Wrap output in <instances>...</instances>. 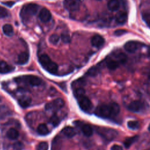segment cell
Masks as SVG:
<instances>
[{
	"label": "cell",
	"mask_w": 150,
	"mask_h": 150,
	"mask_svg": "<svg viewBox=\"0 0 150 150\" xmlns=\"http://www.w3.org/2000/svg\"><path fill=\"white\" fill-rule=\"evenodd\" d=\"M39 61L43 69L49 73L51 74H55L57 73L58 70L57 64L53 62L48 55L46 54H42L39 57Z\"/></svg>",
	"instance_id": "6da1fadb"
},
{
	"label": "cell",
	"mask_w": 150,
	"mask_h": 150,
	"mask_svg": "<svg viewBox=\"0 0 150 150\" xmlns=\"http://www.w3.org/2000/svg\"><path fill=\"white\" fill-rule=\"evenodd\" d=\"M39 5L35 4H28L23 6L21 11V16L26 21L30 17L35 15L39 9Z\"/></svg>",
	"instance_id": "7a4b0ae2"
},
{
	"label": "cell",
	"mask_w": 150,
	"mask_h": 150,
	"mask_svg": "<svg viewBox=\"0 0 150 150\" xmlns=\"http://www.w3.org/2000/svg\"><path fill=\"white\" fill-rule=\"evenodd\" d=\"M96 131L99 135L107 140L114 139L118 134V132L115 129L105 127H97Z\"/></svg>",
	"instance_id": "3957f363"
},
{
	"label": "cell",
	"mask_w": 150,
	"mask_h": 150,
	"mask_svg": "<svg viewBox=\"0 0 150 150\" xmlns=\"http://www.w3.org/2000/svg\"><path fill=\"white\" fill-rule=\"evenodd\" d=\"M15 80L18 82H24L32 86H39L41 84L42 82V80L40 77L33 75H27L19 77L16 78Z\"/></svg>",
	"instance_id": "277c9868"
},
{
	"label": "cell",
	"mask_w": 150,
	"mask_h": 150,
	"mask_svg": "<svg viewBox=\"0 0 150 150\" xmlns=\"http://www.w3.org/2000/svg\"><path fill=\"white\" fill-rule=\"evenodd\" d=\"M94 112L96 115L104 118H108L113 116L110 104L98 105L96 108Z\"/></svg>",
	"instance_id": "5b68a950"
},
{
	"label": "cell",
	"mask_w": 150,
	"mask_h": 150,
	"mask_svg": "<svg viewBox=\"0 0 150 150\" xmlns=\"http://www.w3.org/2000/svg\"><path fill=\"white\" fill-rule=\"evenodd\" d=\"M64 105V101L62 98H58L52 102L48 103L46 104L45 108L46 110H50V111H53L59 110L61 108H62Z\"/></svg>",
	"instance_id": "8992f818"
},
{
	"label": "cell",
	"mask_w": 150,
	"mask_h": 150,
	"mask_svg": "<svg viewBox=\"0 0 150 150\" xmlns=\"http://www.w3.org/2000/svg\"><path fill=\"white\" fill-rule=\"evenodd\" d=\"M78 99V104L80 108L84 111H89L92 108V103L90 99L85 96H83Z\"/></svg>",
	"instance_id": "52a82bcc"
},
{
	"label": "cell",
	"mask_w": 150,
	"mask_h": 150,
	"mask_svg": "<svg viewBox=\"0 0 150 150\" xmlns=\"http://www.w3.org/2000/svg\"><path fill=\"white\" fill-rule=\"evenodd\" d=\"M80 0H64V6L69 11H75L79 9Z\"/></svg>",
	"instance_id": "ba28073f"
},
{
	"label": "cell",
	"mask_w": 150,
	"mask_h": 150,
	"mask_svg": "<svg viewBox=\"0 0 150 150\" xmlns=\"http://www.w3.org/2000/svg\"><path fill=\"white\" fill-rule=\"evenodd\" d=\"M144 107V104L139 101V100H135L131 102L127 107V108L132 112H139Z\"/></svg>",
	"instance_id": "9c48e42d"
},
{
	"label": "cell",
	"mask_w": 150,
	"mask_h": 150,
	"mask_svg": "<svg viewBox=\"0 0 150 150\" xmlns=\"http://www.w3.org/2000/svg\"><path fill=\"white\" fill-rule=\"evenodd\" d=\"M39 18L42 22L46 23L49 22L51 19L52 15L47 9L42 8L39 12Z\"/></svg>",
	"instance_id": "30bf717a"
},
{
	"label": "cell",
	"mask_w": 150,
	"mask_h": 150,
	"mask_svg": "<svg viewBox=\"0 0 150 150\" xmlns=\"http://www.w3.org/2000/svg\"><path fill=\"white\" fill-rule=\"evenodd\" d=\"M104 39L99 35H96L93 36L91 40V45L96 47H100L104 45Z\"/></svg>",
	"instance_id": "8fae6325"
},
{
	"label": "cell",
	"mask_w": 150,
	"mask_h": 150,
	"mask_svg": "<svg viewBox=\"0 0 150 150\" xmlns=\"http://www.w3.org/2000/svg\"><path fill=\"white\" fill-rule=\"evenodd\" d=\"M138 48V44L134 41H129L124 45V49L129 53H134Z\"/></svg>",
	"instance_id": "7c38bea8"
},
{
	"label": "cell",
	"mask_w": 150,
	"mask_h": 150,
	"mask_svg": "<svg viewBox=\"0 0 150 150\" xmlns=\"http://www.w3.org/2000/svg\"><path fill=\"white\" fill-rule=\"evenodd\" d=\"M14 67L3 60H0V73L5 74L12 71Z\"/></svg>",
	"instance_id": "4fadbf2b"
},
{
	"label": "cell",
	"mask_w": 150,
	"mask_h": 150,
	"mask_svg": "<svg viewBox=\"0 0 150 150\" xmlns=\"http://www.w3.org/2000/svg\"><path fill=\"white\" fill-rule=\"evenodd\" d=\"M31 98L28 96H23L18 99V104L22 108L28 107L31 103Z\"/></svg>",
	"instance_id": "5bb4252c"
},
{
	"label": "cell",
	"mask_w": 150,
	"mask_h": 150,
	"mask_svg": "<svg viewBox=\"0 0 150 150\" xmlns=\"http://www.w3.org/2000/svg\"><path fill=\"white\" fill-rule=\"evenodd\" d=\"M29 58V53L26 52H23L19 54L17 62L19 64H25L28 62Z\"/></svg>",
	"instance_id": "9a60e30c"
},
{
	"label": "cell",
	"mask_w": 150,
	"mask_h": 150,
	"mask_svg": "<svg viewBox=\"0 0 150 150\" xmlns=\"http://www.w3.org/2000/svg\"><path fill=\"white\" fill-rule=\"evenodd\" d=\"M62 133L68 138H71L74 137L76 134L75 129L71 127H64L62 131Z\"/></svg>",
	"instance_id": "2e32d148"
},
{
	"label": "cell",
	"mask_w": 150,
	"mask_h": 150,
	"mask_svg": "<svg viewBox=\"0 0 150 150\" xmlns=\"http://www.w3.org/2000/svg\"><path fill=\"white\" fill-rule=\"evenodd\" d=\"M127 19V15L124 12H120L115 16L116 21L120 24L124 23Z\"/></svg>",
	"instance_id": "e0dca14e"
},
{
	"label": "cell",
	"mask_w": 150,
	"mask_h": 150,
	"mask_svg": "<svg viewBox=\"0 0 150 150\" xmlns=\"http://www.w3.org/2000/svg\"><path fill=\"white\" fill-rule=\"evenodd\" d=\"M107 7L111 11H117L120 7V2L118 0H110L107 4Z\"/></svg>",
	"instance_id": "ac0fdd59"
},
{
	"label": "cell",
	"mask_w": 150,
	"mask_h": 150,
	"mask_svg": "<svg viewBox=\"0 0 150 150\" xmlns=\"http://www.w3.org/2000/svg\"><path fill=\"white\" fill-rule=\"evenodd\" d=\"M81 131L83 132V134L84 135H86V137H90L91 135H92L93 132L92 127L90 125L86 124L81 125Z\"/></svg>",
	"instance_id": "d6986e66"
},
{
	"label": "cell",
	"mask_w": 150,
	"mask_h": 150,
	"mask_svg": "<svg viewBox=\"0 0 150 150\" xmlns=\"http://www.w3.org/2000/svg\"><path fill=\"white\" fill-rule=\"evenodd\" d=\"M6 135L9 139L13 140L18 138V137H19V132L18 130L15 128H12L8 129L6 132Z\"/></svg>",
	"instance_id": "ffe728a7"
},
{
	"label": "cell",
	"mask_w": 150,
	"mask_h": 150,
	"mask_svg": "<svg viewBox=\"0 0 150 150\" xmlns=\"http://www.w3.org/2000/svg\"><path fill=\"white\" fill-rule=\"evenodd\" d=\"M138 138H139L138 135H135V136L126 138L124 141V144L125 148H128L131 145H132L135 142H136L138 140Z\"/></svg>",
	"instance_id": "44dd1931"
},
{
	"label": "cell",
	"mask_w": 150,
	"mask_h": 150,
	"mask_svg": "<svg viewBox=\"0 0 150 150\" xmlns=\"http://www.w3.org/2000/svg\"><path fill=\"white\" fill-rule=\"evenodd\" d=\"M37 132L40 135H46L49 133V129L46 124H41L37 128Z\"/></svg>",
	"instance_id": "7402d4cb"
},
{
	"label": "cell",
	"mask_w": 150,
	"mask_h": 150,
	"mask_svg": "<svg viewBox=\"0 0 150 150\" xmlns=\"http://www.w3.org/2000/svg\"><path fill=\"white\" fill-rule=\"evenodd\" d=\"M2 30L5 35L8 36H11L13 33V29L10 24H5L2 27Z\"/></svg>",
	"instance_id": "603a6c76"
},
{
	"label": "cell",
	"mask_w": 150,
	"mask_h": 150,
	"mask_svg": "<svg viewBox=\"0 0 150 150\" xmlns=\"http://www.w3.org/2000/svg\"><path fill=\"white\" fill-rule=\"evenodd\" d=\"M84 84H85V81L83 79L81 78L78 80H76L71 83L72 89H73V90H74L75 89L81 88L84 85Z\"/></svg>",
	"instance_id": "cb8c5ba5"
},
{
	"label": "cell",
	"mask_w": 150,
	"mask_h": 150,
	"mask_svg": "<svg viewBox=\"0 0 150 150\" xmlns=\"http://www.w3.org/2000/svg\"><path fill=\"white\" fill-rule=\"evenodd\" d=\"M120 65V63L117 60H111L107 63V66L108 69L114 70H115Z\"/></svg>",
	"instance_id": "d4e9b609"
},
{
	"label": "cell",
	"mask_w": 150,
	"mask_h": 150,
	"mask_svg": "<svg viewBox=\"0 0 150 150\" xmlns=\"http://www.w3.org/2000/svg\"><path fill=\"white\" fill-rule=\"evenodd\" d=\"M98 72H99L98 67L93 66L87 70V71L86 72V74L89 76H95L98 73Z\"/></svg>",
	"instance_id": "484cf974"
},
{
	"label": "cell",
	"mask_w": 150,
	"mask_h": 150,
	"mask_svg": "<svg viewBox=\"0 0 150 150\" xmlns=\"http://www.w3.org/2000/svg\"><path fill=\"white\" fill-rule=\"evenodd\" d=\"M111 108V111H112V113L113 116L117 115L120 110V108L119 105L116 103H111L110 104Z\"/></svg>",
	"instance_id": "4316f807"
},
{
	"label": "cell",
	"mask_w": 150,
	"mask_h": 150,
	"mask_svg": "<svg viewBox=\"0 0 150 150\" xmlns=\"http://www.w3.org/2000/svg\"><path fill=\"white\" fill-rule=\"evenodd\" d=\"M73 94L76 98H79L83 96H85V90L83 87L79 88L73 90Z\"/></svg>",
	"instance_id": "83f0119b"
},
{
	"label": "cell",
	"mask_w": 150,
	"mask_h": 150,
	"mask_svg": "<svg viewBox=\"0 0 150 150\" xmlns=\"http://www.w3.org/2000/svg\"><path fill=\"white\" fill-rule=\"evenodd\" d=\"M127 126L131 129H137L139 127V122L137 121H129L127 122Z\"/></svg>",
	"instance_id": "f1b7e54d"
},
{
	"label": "cell",
	"mask_w": 150,
	"mask_h": 150,
	"mask_svg": "<svg viewBox=\"0 0 150 150\" xmlns=\"http://www.w3.org/2000/svg\"><path fill=\"white\" fill-rule=\"evenodd\" d=\"M116 59L120 63V64H123L127 61V57L125 54L123 53H120L117 55Z\"/></svg>",
	"instance_id": "f546056e"
},
{
	"label": "cell",
	"mask_w": 150,
	"mask_h": 150,
	"mask_svg": "<svg viewBox=\"0 0 150 150\" xmlns=\"http://www.w3.org/2000/svg\"><path fill=\"white\" fill-rule=\"evenodd\" d=\"M49 121L54 127H56L60 123V119L57 115H53L50 117Z\"/></svg>",
	"instance_id": "4dcf8cb0"
},
{
	"label": "cell",
	"mask_w": 150,
	"mask_h": 150,
	"mask_svg": "<svg viewBox=\"0 0 150 150\" xmlns=\"http://www.w3.org/2000/svg\"><path fill=\"white\" fill-rule=\"evenodd\" d=\"M59 36L57 35V34H53L50 37H49V42L53 44V45H56L57 43V42H59Z\"/></svg>",
	"instance_id": "1f68e13d"
},
{
	"label": "cell",
	"mask_w": 150,
	"mask_h": 150,
	"mask_svg": "<svg viewBox=\"0 0 150 150\" xmlns=\"http://www.w3.org/2000/svg\"><path fill=\"white\" fill-rule=\"evenodd\" d=\"M47 149H48V144L46 142H40L36 147V150H47Z\"/></svg>",
	"instance_id": "d6a6232c"
},
{
	"label": "cell",
	"mask_w": 150,
	"mask_h": 150,
	"mask_svg": "<svg viewBox=\"0 0 150 150\" xmlns=\"http://www.w3.org/2000/svg\"><path fill=\"white\" fill-rule=\"evenodd\" d=\"M61 39L64 43H69L70 41V37L68 33H62L61 35Z\"/></svg>",
	"instance_id": "836d02e7"
},
{
	"label": "cell",
	"mask_w": 150,
	"mask_h": 150,
	"mask_svg": "<svg viewBox=\"0 0 150 150\" xmlns=\"http://www.w3.org/2000/svg\"><path fill=\"white\" fill-rule=\"evenodd\" d=\"M8 12L7 10L2 6H0V18H4L8 16Z\"/></svg>",
	"instance_id": "e575fe53"
},
{
	"label": "cell",
	"mask_w": 150,
	"mask_h": 150,
	"mask_svg": "<svg viewBox=\"0 0 150 150\" xmlns=\"http://www.w3.org/2000/svg\"><path fill=\"white\" fill-rule=\"evenodd\" d=\"M13 146L15 150H22L23 148V144L21 142H16L13 144Z\"/></svg>",
	"instance_id": "d590c367"
},
{
	"label": "cell",
	"mask_w": 150,
	"mask_h": 150,
	"mask_svg": "<svg viewBox=\"0 0 150 150\" xmlns=\"http://www.w3.org/2000/svg\"><path fill=\"white\" fill-rule=\"evenodd\" d=\"M125 33H127V31L124 29H118L114 32V35L115 36H121Z\"/></svg>",
	"instance_id": "8d00e7d4"
},
{
	"label": "cell",
	"mask_w": 150,
	"mask_h": 150,
	"mask_svg": "<svg viewBox=\"0 0 150 150\" xmlns=\"http://www.w3.org/2000/svg\"><path fill=\"white\" fill-rule=\"evenodd\" d=\"M111 150H123V149L121 146H120L119 145L115 144L111 146Z\"/></svg>",
	"instance_id": "74e56055"
},
{
	"label": "cell",
	"mask_w": 150,
	"mask_h": 150,
	"mask_svg": "<svg viewBox=\"0 0 150 150\" xmlns=\"http://www.w3.org/2000/svg\"><path fill=\"white\" fill-rule=\"evenodd\" d=\"M2 4H4L6 5H7V6H9V7H11V6H12L14 4V2L9 1V2H3Z\"/></svg>",
	"instance_id": "f35d334b"
},
{
	"label": "cell",
	"mask_w": 150,
	"mask_h": 150,
	"mask_svg": "<svg viewBox=\"0 0 150 150\" xmlns=\"http://www.w3.org/2000/svg\"><path fill=\"white\" fill-rule=\"evenodd\" d=\"M146 23H147V24H148V26L149 27H150V18L147 21V22H146Z\"/></svg>",
	"instance_id": "ab89813d"
},
{
	"label": "cell",
	"mask_w": 150,
	"mask_h": 150,
	"mask_svg": "<svg viewBox=\"0 0 150 150\" xmlns=\"http://www.w3.org/2000/svg\"><path fill=\"white\" fill-rule=\"evenodd\" d=\"M148 130H149V131L150 132V124H149V126H148Z\"/></svg>",
	"instance_id": "60d3db41"
},
{
	"label": "cell",
	"mask_w": 150,
	"mask_h": 150,
	"mask_svg": "<svg viewBox=\"0 0 150 150\" xmlns=\"http://www.w3.org/2000/svg\"><path fill=\"white\" fill-rule=\"evenodd\" d=\"M149 56L150 57V50L149 51Z\"/></svg>",
	"instance_id": "b9f144b4"
}]
</instances>
